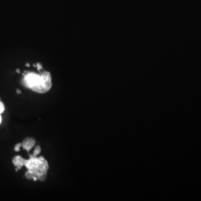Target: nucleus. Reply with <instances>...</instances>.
<instances>
[{
  "mask_svg": "<svg viewBox=\"0 0 201 201\" xmlns=\"http://www.w3.org/2000/svg\"><path fill=\"white\" fill-rule=\"evenodd\" d=\"M25 85L38 93H46L51 88V75L49 71H43L40 75L29 72L25 75Z\"/></svg>",
  "mask_w": 201,
  "mask_h": 201,
  "instance_id": "1",
  "label": "nucleus"
},
{
  "mask_svg": "<svg viewBox=\"0 0 201 201\" xmlns=\"http://www.w3.org/2000/svg\"><path fill=\"white\" fill-rule=\"evenodd\" d=\"M25 165L28 170L26 174V178L29 179H33L34 181L37 179L44 181L46 179L49 164L42 156L37 157L31 155V158L28 160H26Z\"/></svg>",
  "mask_w": 201,
  "mask_h": 201,
  "instance_id": "2",
  "label": "nucleus"
},
{
  "mask_svg": "<svg viewBox=\"0 0 201 201\" xmlns=\"http://www.w3.org/2000/svg\"><path fill=\"white\" fill-rule=\"evenodd\" d=\"M36 141L33 138H26V140L23 141L22 143V148H24L25 150H26L27 151H29V150L32 149L33 147L35 145Z\"/></svg>",
  "mask_w": 201,
  "mask_h": 201,
  "instance_id": "3",
  "label": "nucleus"
},
{
  "mask_svg": "<svg viewBox=\"0 0 201 201\" xmlns=\"http://www.w3.org/2000/svg\"><path fill=\"white\" fill-rule=\"evenodd\" d=\"M26 162V159H23L22 157H21L20 156H15L13 159V164L18 169H21L23 165H25Z\"/></svg>",
  "mask_w": 201,
  "mask_h": 201,
  "instance_id": "4",
  "label": "nucleus"
},
{
  "mask_svg": "<svg viewBox=\"0 0 201 201\" xmlns=\"http://www.w3.org/2000/svg\"><path fill=\"white\" fill-rule=\"evenodd\" d=\"M40 151H41V148H40V146L36 147L35 150H34V155H33V156H37V155H39V154L40 153Z\"/></svg>",
  "mask_w": 201,
  "mask_h": 201,
  "instance_id": "5",
  "label": "nucleus"
},
{
  "mask_svg": "<svg viewBox=\"0 0 201 201\" xmlns=\"http://www.w3.org/2000/svg\"><path fill=\"white\" fill-rule=\"evenodd\" d=\"M4 110H5V106H4V104L0 100V114L2 113Z\"/></svg>",
  "mask_w": 201,
  "mask_h": 201,
  "instance_id": "6",
  "label": "nucleus"
},
{
  "mask_svg": "<svg viewBox=\"0 0 201 201\" xmlns=\"http://www.w3.org/2000/svg\"><path fill=\"white\" fill-rule=\"evenodd\" d=\"M21 146H22V144H21V143H18V144H17V145L15 146V148H14L15 150H16V151H19V150H20V148Z\"/></svg>",
  "mask_w": 201,
  "mask_h": 201,
  "instance_id": "7",
  "label": "nucleus"
},
{
  "mask_svg": "<svg viewBox=\"0 0 201 201\" xmlns=\"http://www.w3.org/2000/svg\"><path fill=\"white\" fill-rule=\"evenodd\" d=\"M17 93H19V94L21 93V92H20V91L19 90H17Z\"/></svg>",
  "mask_w": 201,
  "mask_h": 201,
  "instance_id": "8",
  "label": "nucleus"
},
{
  "mask_svg": "<svg viewBox=\"0 0 201 201\" xmlns=\"http://www.w3.org/2000/svg\"><path fill=\"white\" fill-rule=\"evenodd\" d=\"M2 121V117H1V114H0V123H1Z\"/></svg>",
  "mask_w": 201,
  "mask_h": 201,
  "instance_id": "9",
  "label": "nucleus"
},
{
  "mask_svg": "<svg viewBox=\"0 0 201 201\" xmlns=\"http://www.w3.org/2000/svg\"></svg>",
  "mask_w": 201,
  "mask_h": 201,
  "instance_id": "10",
  "label": "nucleus"
}]
</instances>
